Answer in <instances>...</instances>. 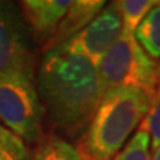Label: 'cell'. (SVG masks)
I'll return each instance as SVG.
<instances>
[{
  "label": "cell",
  "instance_id": "1",
  "mask_svg": "<svg viewBox=\"0 0 160 160\" xmlns=\"http://www.w3.org/2000/svg\"><path fill=\"white\" fill-rule=\"evenodd\" d=\"M36 89L48 124L69 139L83 135L103 99L98 68L63 49L44 53Z\"/></svg>",
  "mask_w": 160,
  "mask_h": 160
},
{
  "label": "cell",
  "instance_id": "2",
  "mask_svg": "<svg viewBox=\"0 0 160 160\" xmlns=\"http://www.w3.org/2000/svg\"><path fill=\"white\" fill-rule=\"evenodd\" d=\"M153 98L138 88L106 93L86 129L79 155L82 160H112L140 127Z\"/></svg>",
  "mask_w": 160,
  "mask_h": 160
},
{
  "label": "cell",
  "instance_id": "3",
  "mask_svg": "<svg viewBox=\"0 0 160 160\" xmlns=\"http://www.w3.org/2000/svg\"><path fill=\"white\" fill-rule=\"evenodd\" d=\"M96 68L103 96L120 88H138L156 98L158 64L133 33L123 31Z\"/></svg>",
  "mask_w": 160,
  "mask_h": 160
},
{
  "label": "cell",
  "instance_id": "4",
  "mask_svg": "<svg viewBox=\"0 0 160 160\" xmlns=\"http://www.w3.org/2000/svg\"><path fill=\"white\" fill-rule=\"evenodd\" d=\"M43 108L33 76L0 78V122L24 143L36 144L43 136Z\"/></svg>",
  "mask_w": 160,
  "mask_h": 160
},
{
  "label": "cell",
  "instance_id": "5",
  "mask_svg": "<svg viewBox=\"0 0 160 160\" xmlns=\"http://www.w3.org/2000/svg\"><path fill=\"white\" fill-rule=\"evenodd\" d=\"M27 27L23 13L13 3L0 2V78L33 76L35 56Z\"/></svg>",
  "mask_w": 160,
  "mask_h": 160
},
{
  "label": "cell",
  "instance_id": "6",
  "mask_svg": "<svg viewBox=\"0 0 160 160\" xmlns=\"http://www.w3.org/2000/svg\"><path fill=\"white\" fill-rule=\"evenodd\" d=\"M122 32V16L116 2H113L104 7L86 28H83L59 49L86 58L95 67H98L104 55L118 42Z\"/></svg>",
  "mask_w": 160,
  "mask_h": 160
},
{
  "label": "cell",
  "instance_id": "7",
  "mask_svg": "<svg viewBox=\"0 0 160 160\" xmlns=\"http://www.w3.org/2000/svg\"><path fill=\"white\" fill-rule=\"evenodd\" d=\"M73 0H26L22 2L23 16L33 40L44 47L66 16Z\"/></svg>",
  "mask_w": 160,
  "mask_h": 160
},
{
  "label": "cell",
  "instance_id": "8",
  "mask_svg": "<svg viewBox=\"0 0 160 160\" xmlns=\"http://www.w3.org/2000/svg\"><path fill=\"white\" fill-rule=\"evenodd\" d=\"M104 4L106 2L103 0H75L52 38L43 47L44 53L59 49L69 42L75 35L86 28L96 18V15L104 8Z\"/></svg>",
  "mask_w": 160,
  "mask_h": 160
},
{
  "label": "cell",
  "instance_id": "9",
  "mask_svg": "<svg viewBox=\"0 0 160 160\" xmlns=\"http://www.w3.org/2000/svg\"><path fill=\"white\" fill-rule=\"evenodd\" d=\"M29 160H82L79 151L56 133H49L35 144Z\"/></svg>",
  "mask_w": 160,
  "mask_h": 160
},
{
  "label": "cell",
  "instance_id": "10",
  "mask_svg": "<svg viewBox=\"0 0 160 160\" xmlns=\"http://www.w3.org/2000/svg\"><path fill=\"white\" fill-rule=\"evenodd\" d=\"M133 35L142 48L153 60L160 59V6L155 4Z\"/></svg>",
  "mask_w": 160,
  "mask_h": 160
},
{
  "label": "cell",
  "instance_id": "11",
  "mask_svg": "<svg viewBox=\"0 0 160 160\" xmlns=\"http://www.w3.org/2000/svg\"><path fill=\"white\" fill-rule=\"evenodd\" d=\"M116 6L122 16L123 31L135 33L139 24L155 7V2L152 0H122V2H116Z\"/></svg>",
  "mask_w": 160,
  "mask_h": 160
},
{
  "label": "cell",
  "instance_id": "12",
  "mask_svg": "<svg viewBox=\"0 0 160 160\" xmlns=\"http://www.w3.org/2000/svg\"><path fill=\"white\" fill-rule=\"evenodd\" d=\"M113 160H152L149 135L139 128Z\"/></svg>",
  "mask_w": 160,
  "mask_h": 160
},
{
  "label": "cell",
  "instance_id": "13",
  "mask_svg": "<svg viewBox=\"0 0 160 160\" xmlns=\"http://www.w3.org/2000/svg\"><path fill=\"white\" fill-rule=\"evenodd\" d=\"M0 160H29L26 143L0 123Z\"/></svg>",
  "mask_w": 160,
  "mask_h": 160
},
{
  "label": "cell",
  "instance_id": "14",
  "mask_svg": "<svg viewBox=\"0 0 160 160\" xmlns=\"http://www.w3.org/2000/svg\"><path fill=\"white\" fill-rule=\"evenodd\" d=\"M139 128L149 135L151 151H156L160 147V96L155 98L147 116L144 118Z\"/></svg>",
  "mask_w": 160,
  "mask_h": 160
},
{
  "label": "cell",
  "instance_id": "15",
  "mask_svg": "<svg viewBox=\"0 0 160 160\" xmlns=\"http://www.w3.org/2000/svg\"><path fill=\"white\" fill-rule=\"evenodd\" d=\"M156 72H158V88H156V98H158V96H160V62L158 63Z\"/></svg>",
  "mask_w": 160,
  "mask_h": 160
},
{
  "label": "cell",
  "instance_id": "16",
  "mask_svg": "<svg viewBox=\"0 0 160 160\" xmlns=\"http://www.w3.org/2000/svg\"><path fill=\"white\" fill-rule=\"evenodd\" d=\"M152 160H160V147L156 149V151H153V153H152Z\"/></svg>",
  "mask_w": 160,
  "mask_h": 160
},
{
  "label": "cell",
  "instance_id": "17",
  "mask_svg": "<svg viewBox=\"0 0 160 160\" xmlns=\"http://www.w3.org/2000/svg\"><path fill=\"white\" fill-rule=\"evenodd\" d=\"M155 4H156V6H160V2H155Z\"/></svg>",
  "mask_w": 160,
  "mask_h": 160
}]
</instances>
